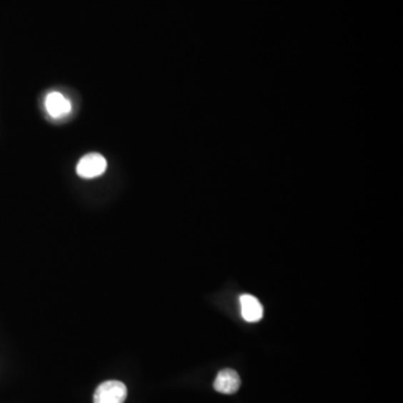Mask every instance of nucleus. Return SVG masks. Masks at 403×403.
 <instances>
[{"label":"nucleus","instance_id":"obj_1","mask_svg":"<svg viewBox=\"0 0 403 403\" xmlns=\"http://www.w3.org/2000/svg\"><path fill=\"white\" fill-rule=\"evenodd\" d=\"M127 387L117 380L106 381L96 388L94 403H123L127 399Z\"/></svg>","mask_w":403,"mask_h":403},{"label":"nucleus","instance_id":"obj_2","mask_svg":"<svg viewBox=\"0 0 403 403\" xmlns=\"http://www.w3.org/2000/svg\"><path fill=\"white\" fill-rule=\"evenodd\" d=\"M107 160L101 154L91 153L80 159L76 166V173L81 178L91 180L104 174L107 170Z\"/></svg>","mask_w":403,"mask_h":403},{"label":"nucleus","instance_id":"obj_3","mask_svg":"<svg viewBox=\"0 0 403 403\" xmlns=\"http://www.w3.org/2000/svg\"><path fill=\"white\" fill-rule=\"evenodd\" d=\"M241 379L237 371L224 369L216 375L214 389L222 394H235L239 391Z\"/></svg>","mask_w":403,"mask_h":403},{"label":"nucleus","instance_id":"obj_4","mask_svg":"<svg viewBox=\"0 0 403 403\" xmlns=\"http://www.w3.org/2000/svg\"><path fill=\"white\" fill-rule=\"evenodd\" d=\"M45 107L51 117L58 119L70 113L72 104L60 92H51L45 100Z\"/></svg>","mask_w":403,"mask_h":403},{"label":"nucleus","instance_id":"obj_5","mask_svg":"<svg viewBox=\"0 0 403 403\" xmlns=\"http://www.w3.org/2000/svg\"><path fill=\"white\" fill-rule=\"evenodd\" d=\"M240 304H241L242 317L245 318L247 322H259L262 318V305L252 295H242L240 297Z\"/></svg>","mask_w":403,"mask_h":403}]
</instances>
